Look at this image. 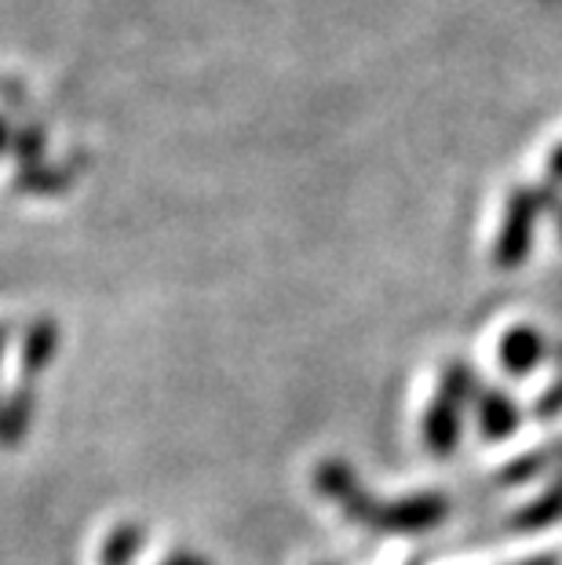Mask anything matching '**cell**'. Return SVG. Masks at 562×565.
Here are the masks:
<instances>
[{
  "label": "cell",
  "instance_id": "1",
  "mask_svg": "<svg viewBox=\"0 0 562 565\" xmlns=\"http://www.w3.org/2000/svg\"><path fill=\"white\" fill-rule=\"evenodd\" d=\"M537 212H541V198H537V190H511V198L505 204V223H500L497 242H494L497 267L511 270L526 259V252H530V245H533Z\"/></svg>",
  "mask_w": 562,
  "mask_h": 565
},
{
  "label": "cell",
  "instance_id": "2",
  "mask_svg": "<svg viewBox=\"0 0 562 565\" xmlns=\"http://www.w3.org/2000/svg\"><path fill=\"white\" fill-rule=\"evenodd\" d=\"M460 405L464 402H457L446 391H438L435 402L427 405V413H424V445L435 456H446V452H453V445H457V438H460Z\"/></svg>",
  "mask_w": 562,
  "mask_h": 565
},
{
  "label": "cell",
  "instance_id": "3",
  "mask_svg": "<svg viewBox=\"0 0 562 565\" xmlns=\"http://www.w3.org/2000/svg\"><path fill=\"white\" fill-rule=\"evenodd\" d=\"M497 354H500V365H505L511 376H526V372H533L537 362L544 358V340L530 324H516V329L505 332Z\"/></svg>",
  "mask_w": 562,
  "mask_h": 565
},
{
  "label": "cell",
  "instance_id": "4",
  "mask_svg": "<svg viewBox=\"0 0 562 565\" xmlns=\"http://www.w3.org/2000/svg\"><path fill=\"white\" fill-rule=\"evenodd\" d=\"M475 413H478V427H483L486 438H508L519 424V408L511 405L508 394H500V391L478 394Z\"/></svg>",
  "mask_w": 562,
  "mask_h": 565
},
{
  "label": "cell",
  "instance_id": "5",
  "mask_svg": "<svg viewBox=\"0 0 562 565\" xmlns=\"http://www.w3.org/2000/svg\"><path fill=\"white\" fill-rule=\"evenodd\" d=\"M55 351H59V332L52 324H38V329L30 332L26 347H22V365H30V372H41L52 362Z\"/></svg>",
  "mask_w": 562,
  "mask_h": 565
},
{
  "label": "cell",
  "instance_id": "6",
  "mask_svg": "<svg viewBox=\"0 0 562 565\" xmlns=\"http://www.w3.org/2000/svg\"><path fill=\"white\" fill-rule=\"evenodd\" d=\"M136 551H139V529L121 525V529H114V533L106 536L99 562L103 565H128L131 558H136Z\"/></svg>",
  "mask_w": 562,
  "mask_h": 565
},
{
  "label": "cell",
  "instance_id": "7",
  "mask_svg": "<svg viewBox=\"0 0 562 565\" xmlns=\"http://www.w3.org/2000/svg\"><path fill=\"white\" fill-rule=\"evenodd\" d=\"M548 175H555V179H562V142L552 150V158H548Z\"/></svg>",
  "mask_w": 562,
  "mask_h": 565
},
{
  "label": "cell",
  "instance_id": "8",
  "mask_svg": "<svg viewBox=\"0 0 562 565\" xmlns=\"http://www.w3.org/2000/svg\"><path fill=\"white\" fill-rule=\"evenodd\" d=\"M161 565H205V562H198V558H190V555H176V558L161 562Z\"/></svg>",
  "mask_w": 562,
  "mask_h": 565
},
{
  "label": "cell",
  "instance_id": "9",
  "mask_svg": "<svg viewBox=\"0 0 562 565\" xmlns=\"http://www.w3.org/2000/svg\"><path fill=\"white\" fill-rule=\"evenodd\" d=\"M526 565H559L555 558H537V562H526Z\"/></svg>",
  "mask_w": 562,
  "mask_h": 565
},
{
  "label": "cell",
  "instance_id": "10",
  "mask_svg": "<svg viewBox=\"0 0 562 565\" xmlns=\"http://www.w3.org/2000/svg\"><path fill=\"white\" fill-rule=\"evenodd\" d=\"M413 565H416V562H413Z\"/></svg>",
  "mask_w": 562,
  "mask_h": 565
}]
</instances>
